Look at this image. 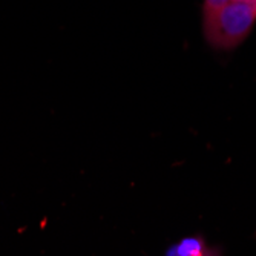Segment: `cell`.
<instances>
[{"instance_id":"6da1fadb","label":"cell","mask_w":256,"mask_h":256,"mask_svg":"<svg viewBox=\"0 0 256 256\" xmlns=\"http://www.w3.org/2000/svg\"><path fill=\"white\" fill-rule=\"evenodd\" d=\"M256 22V2L232 0L215 12L204 16V36L214 48L238 46Z\"/></svg>"},{"instance_id":"7a4b0ae2","label":"cell","mask_w":256,"mask_h":256,"mask_svg":"<svg viewBox=\"0 0 256 256\" xmlns=\"http://www.w3.org/2000/svg\"><path fill=\"white\" fill-rule=\"evenodd\" d=\"M228 2H232V0H204V16L218 11Z\"/></svg>"},{"instance_id":"3957f363","label":"cell","mask_w":256,"mask_h":256,"mask_svg":"<svg viewBox=\"0 0 256 256\" xmlns=\"http://www.w3.org/2000/svg\"><path fill=\"white\" fill-rule=\"evenodd\" d=\"M240 2H256V0H240Z\"/></svg>"}]
</instances>
